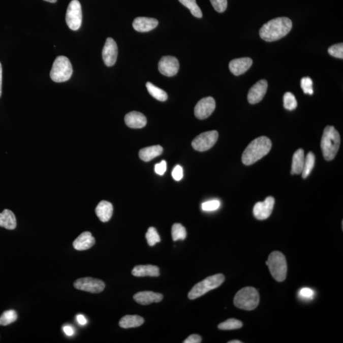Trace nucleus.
<instances>
[{
    "label": "nucleus",
    "mask_w": 343,
    "mask_h": 343,
    "mask_svg": "<svg viewBox=\"0 0 343 343\" xmlns=\"http://www.w3.org/2000/svg\"><path fill=\"white\" fill-rule=\"evenodd\" d=\"M301 86L304 93L312 95L314 93L313 89V81L309 77H304L301 79Z\"/></svg>",
    "instance_id": "obj_36"
},
{
    "label": "nucleus",
    "mask_w": 343,
    "mask_h": 343,
    "mask_svg": "<svg viewBox=\"0 0 343 343\" xmlns=\"http://www.w3.org/2000/svg\"><path fill=\"white\" fill-rule=\"evenodd\" d=\"M134 299L140 304L148 305L153 302L162 301L163 295L151 291H142L135 294Z\"/></svg>",
    "instance_id": "obj_19"
},
{
    "label": "nucleus",
    "mask_w": 343,
    "mask_h": 343,
    "mask_svg": "<svg viewBox=\"0 0 343 343\" xmlns=\"http://www.w3.org/2000/svg\"><path fill=\"white\" fill-rule=\"evenodd\" d=\"M43 1L49 2V3H55L57 2V0H43Z\"/></svg>",
    "instance_id": "obj_47"
},
{
    "label": "nucleus",
    "mask_w": 343,
    "mask_h": 343,
    "mask_svg": "<svg viewBox=\"0 0 343 343\" xmlns=\"http://www.w3.org/2000/svg\"><path fill=\"white\" fill-rule=\"evenodd\" d=\"M228 343H241V342L238 340H231V341H229Z\"/></svg>",
    "instance_id": "obj_46"
},
{
    "label": "nucleus",
    "mask_w": 343,
    "mask_h": 343,
    "mask_svg": "<svg viewBox=\"0 0 343 343\" xmlns=\"http://www.w3.org/2000/svg\"><path fill=\"white\" fill-rule=\"evenodd\" d=\"M95 243V238L91 235V233L85 231L76 238L73 241V245L76 250L85 251L93 246Z\"/></svg>",
    "instance_id": "obj_20"
},
{
    "label": "nucleus",
    "mask_w": 343,
    "mask_h": 343,
    "mask_svg": "<svg viewBox=\"0 0 343 343\" xmlns=\"http://www.w3.org/2000/svg\"><path fill=\"white\" fill-rule=\"evenodd\" d=\"M225 279V276L223 274H216L208 276L193 287L188 294V297L192 300L197 299L207 292L217 288L223 283Z\"/></svg>",
    "instance_id": "obj_7"
},
{
    "label": "nucleus",
    "mask_w": 343,
    "mask_h": 343,
    "mask_svg": "<svg viewBox=\"0 0 343 343\" xmlns=\"http://www.w3.org/2000/svg\"><path fill=\"white\" fill-rule=\"evenodd\" d=\"M215 108V101L212 97L201 99L195 108V114L197 118L204 119L212 114Z\"/></svg>",
    "instance_id": "obj_11"
},
{
    "label": "nucleus",
    "mask_w": 343,
    "mask_h": 343,
    "mask_svg": "<svg viewBox=\"0 0 343 343\" xmlns=\"http://www.w3.org/2000/svg\"><path fill=\"white\" fill-rule=\"evenodd\" d=\"M180 4L187 7L191 13L195 17L202 18L203 16L202 10L198 7L196 0H179Z\"/></svg>",
    "instance_id": "obj_29"
},
{
    "label": "nucleus",
    "mask_w": 343,
    "mask_h": 343,
    "mask_svg": "<svg viewBox=\"0 0 343 343\" xmlns=\"http://www.w3.org/2000/svg\"><path fill=\"white\" fill-rule=\"evenodd\" d=\"M315 156L312 152H309L305 157L303 169H302V176L303 179H306L311 174L313 169L315 166Z\"/></svg>",
    "instance_id": "obj_28"
},
{
    "label": "nucleus",
    "mask_w": 343,
    "mask_h": 343,
    "mask_svg": "<svg viewBox=\"0 0 343 343\" xmlns=\"http://www.w3.org/2000/svg\"><path fill=\"white\" fill-rule=\"evenodd\" d=\"M73 67L70 60L65 56H58L53 63L50 78L56 83H62L70 80L73 75Z\"/></svg>",
    "instance_id": "obj_6"
},
{
    "label": "nucleus",
    "mask_w": 343,
    "mask_h": 343,
    "mask_svg": "<svg viewBox=\"0 0 343 343\" xmlns=\"http://www.w3.org/2000/svg\"><path fill=\"white\" fill-rule=\"evenodd\" d=\"M259 294L254 287H246L241 289L235 295L234 304L238 308L244 310H253L259 303Z\"/></svg>",
    "instance_id": "obj_4"
},
{
    "label": "nucleus",
    "mask_w": 343,
    "mask_h": 343,
    "mask_svg": "<svg viewBox=\"0 0 343 343\" xmlns=\"http://www.w3.org/2000/svg\"><path fill=\"white\" fill-rule=\"evenodd\" d=\"M146 238L149 246H154L161 241L159 233L154 227L149 228L146 233Z\"/></svg>",
    "instance_id": "obj_34"
},
{
    "label": "nucleus",
    "mask_w": 343,
    "mask_h": 343,
    "mask_svg": "<svg viewBox=\"0 0 343 343\" xmlns=\"http://www.w3.org/2000/svg\"><path fill=\"white\" fill-rule=\"evenodd\" d=\"M113 213V205L110 202L103 200L99 202L96 208V213L102 222H108Z\"/></svg>",
    "instance_id": "obj_21"
},
{
    "label": "nucleus",
    "mask_w": 343,
    "mask_h": 343,
    "mask_svg": "<svg viewBox=\"0 0 343 343\" xmlns=\"http://www.w3.org/2000/svg\"><path fill=\"white\" fill-rule=\"evenodd\" d=\"M219 134L216 131L203 132L193 140L192 145L198 151H205L214 146L218 139Z\"/></svg>",
    "instance_id": "obj_9"
},
{
    "label": "nucleus",
    "mask_w": 343,
    "mask_h": 343,
    "mask_svg": "<svg viewBox=\"0 0 343 343\" xmlns=\"http://www.w3.org/2000/svg\"><path fill=\"white\" fill-rule=\"evenodd\" d=\"M179 63L177 58L173 56H164L159 63V70L162 75L171 77L178 73Z\"/></svg>",
    "instance_id": "obj_12"
},
{
    "label": "nucleus",
    "mask_w": 343,
    "mask_h": 343,
    "mask_svg": "<svg viewBox=\"0 0 343 343\" xmlns=\"http://www.w3.org/2000/svg\"><path fill=\"white\" fill-rule=\"evenodd\" d=\"M202 342V337L199 335L192 334L190 335L186 339L184 340V343H200Z\"/></svg>",
    "instance_id": "obj_42"
},
{
    "label": "nucleus",
    "mask_w": 343,
    "mask_h": 343,
    "mask_svg": "<svg viewBox=\"0 0 343 343\" xmlns=\"http://www.w3.org/2000/svg\"><path fill=\"white\" fill-rule=\"evenodd\" d=\"M221 203L218 200H212L207 201L203 203L202 204V209L203 211H207V212H210V211H214L217 210L220 207Z\"/></svg>",
    "instance_id": "obj_37"
},
{
    "label": "nucleus",
    "mask_w": 343,
    "mask_h": 343,
    "mask_svg": "<svg viewBox=\"0 0 343 343\" xmlns=\"http://www.w3.org/2000/svg\"><path fill=\"white\" fill-rule=\"evenodd\" d=\"M253 60L249 57L235 58L231 61L229 68L234 75L239 76L247 71L253 65Z\"/></svg>",
    "instance_id": "obj_16"
},
{
    "label": "nucleus",
    "mask_w": 343,
    "mask_h": 343,
    "mask_svg": "<svg viewBox=\"0 0 343 343\" xmlns=\"http://www.w3.org/2000/svg\"><path fill=\"white\" fill-rule=\"evenodd\" d=\"M2 93V67L1 63H0V97Z\"/></svg>",
    "instance_id": "obj_45"
},
{
    "label": "nucleus",
    "mask_w": 343,
    "mask_h": 343,
    "mask_svg": "<svg viewBox=\"0 0 343 343\" xmlns=\"http://www.w3.org/2000/svg\"><path fill=\"white\" fill-rule=\"evenodd\" d=\"M76 320H77L78 324L81 325H85L87 323V320H86V318L83 315H78L77 317H76Z\"/></svg>",
    "instance_id": "obj_44"
},
{
    "label": "nucleus",
    "mask_w": 343,
    "mask_h": 343,
    "mask_svg": "<svg viewBox=\"0 0 343 343\" xmlns=\"http://www.w3.org/2000/svg\"><path fill=\"white\" fill-rule=\"evenodd\" d=\"M274 205L273 197H268L263 202H258L254 205L253 213L257 220H264L268 219L273 212Z\"/></svg>",
    "instance_id": "obj_13"
},
{
    "label": "nucleus",
    "mask_w": 343,
    "mask_h": 343,
    "mask_svg": "<svg viewBox=\"0 0 343 343\" xmlns=\"http://www.w3.org/2000/svg\"><path fill=\"white\" fill-rule=\"evenodd\" d=\"M66 21L71 29L76 30L80 29L82 23V10L78 0H72L69 4L66 14Z\"/></svg>",
    "instance_id": "obj_8"
},
{
    "label": "nucleus",
    "mask_w": 343,
    "mask_h": 343,
    "mask_svg": "<svg viewBox=\"0 0 343 343\" xmlns=\"http://www.w3.org/2000/svg\"><path fill=\"white\" fill-rule=\"evenodd\" d=\"M330 55L333 57L342 58H343V44L342 43H338V44L334 45L329 47L328 49Z\"/></svg>",
    "instance_id": "obj_35"
},
{
    "label": "nucleus",
    "mask_w": 343,
    "mask_h": 343,
    "mask_svg": "<svg viewBox=\"0 0 343 343\" xmlns=\"http://www.w3.org/2000/svg\"><path fill=\"white\" fill-rule=\"evenodd\" d=\"M74 287L80 291L90 292V293H100L105 288V284L101 279L86 277L79 278L74 283Z\"/></svg>",
    "instance_id": "obj_10"
},
{
    "label": "nucleus",
    "mask_w": 343,
    "mask_h": 343,
    "mask_svg": "<svg viewBox=\"0 0 343 343\" xmlns=\"http://www.w3.org/2000/svg\"><path fill=\"white\" fill-rule=\"evenodd\" d=\"M167 170V163L165 160H162L160 164L155 165L154 170L157 174L163 175L166 172Z\"/></svg>",
    "instance_id": "obj_41"
},
{
    "label": "nucleus",
    "mask_w": 343,
    "mask_h": 343,
    "mask_svg": "<svg viewBox=\"0 0 343 343\" xmlns=\"http://www.w3.org/2000/svg\"><path fill=\"white\" fill-rule=\"evenodd\" d=\"M172 175L174 179L179 181L183 177V169L181 166L177 165L172 170Z\"/></svg>",
    "instance_id": "obj_40"
},
{
    "label": "nucleus",
    "mask_w": 343,
    "mask_h": 343,
    "mask_svg": "<svg viewBox=\"0 0 343 343\" xmlns=\"http://www.w3.org/2000/svg\"><path fill=\"white\" fill-rule=\"evenodd\" d=\"M17 221L14 213L11 210L5 209L0 213V226L7 230H14L16 228Z\"/></svg>",
    "instance_id": "obj_24"
},
{
    "label": "nucleus",
    "mask_w": 343,
    "mask_h": 343,
    "mask_svg": "<svg viewBox=\"0 0 343 343\" xmlns=\"http://www.w3.org/2000/svg\"><path fill=\"white\" fill-rule=\"evenodd\" d=\"M17 317V313L14 310H7L3 313L2 316L0 317V325L6 326V325L11 324L13 322L16 321Z\"/></svg>",
    "instance_id": "obj_31"
},
{
    "label": "nucleus",
    "mask_w": 343,
    "mask_h": 343,
    "mask_svg": "<svg viewBox=\"0 0 343 343\" xmlns=\"http://www.w3.org/2000/svg\"><path fill=\"white\" fill-rule=\"evenodd\" d=\"M304 152L302 149H297L294 152L293 159H292L291 174H300L302 172L304 164Z\"/></svg>",
    "instance_id": "obj_25"
},
{
    "label": "nucleus",
    "mask_w": 343,
    "mask_h": 343,
    "mask_svg": "<svg viewBox=\"0 0 343 343\" xmlns=\"http://www.w3.org/2000/svg\"><path fill=\"white\" fill-rule=\"evenodd\" d=\"M146 86L150 95L157 99L158 101L163 102L167 101L168 98L167 93L164 90H163L162 89L158 87V86L154 85L153 84L150 82H147Z\"/></svg>",
    "instance_id": "obj_27"
},
{
    "label": "nucleus",
    "mask_w": 343,
    "mask_h": 343,
    "mask_svg": "<svg viewBox=\"0 0 343 343\" xmlns=\"http://www.w3.org/2000/svg\"><path fill=\"white\" fill-rule=\"evenodd\" d=\"M163 147L160 145L145 147L139 151V158L144 162H149L162 154Z\"/></svg>",
    "instance_id": "obj_23"
},
{
    "label": "nucleus",
    "mask_w": 343,
    "mask_h": 343,
    "mask_svg": "<svg viewBox=\"0 0 343 343\" xmlns=\"http://www.w3.org/2000/svg\"><path fill=\"white\" fill-rule=\"evenodd\" d=\"M272 147L271 140L266 136H261L253 140L243 152L242 162L244 165H251L266 156Z\"/></svg>",
    "instance_id": "obj_2"
},
{
    "label": "nucleus",
    "mask_w": 343,
    "mask_h": 343,
    "mask_svg": "<svg viewBox=\"0 0 343 343\" xmlns=\"http://www.w3.org/2000/svg\"><path fill=\"white\" fill-rule=\"evenodd\" d=\"M242 322L240 320L230 319L226 320L218 325L219 329L223 330H230L240 329L242 327Z\"/></svg>",
    "instance_id": "obj_32"
},
{
    "label": "nucleus",
    "mask_w": 343,
    "mask_h": 343,
    "mask_svg": "<svg viewBox=\"0 0 343 343\" xmlns=\"http://www.w3.org/2000/svg\"><path fill=\"white\" fill-rule=\"evenodd\" d=\"M187 232L185 228L179 223H175L172 227V236L173 240H184L186 238Z\"/></svg>",
    "instance_id": "obj_30"
},
{
    "label": "nucleus",
    "mask_w": 343,
    "mask_h": 343,
    "mask_svg": "<svg viewBox=\"0 0 343 343\" xmlns=\"http://www.w3.org/2000/svg\"><path fill=\"white\" fill-rule=\"evenodd\" d=\"M315 292L309 288H302L299 292V296L301 299L310 300L314 298Z\"/></svg>",
    "instance_id": "obj_39"
},
{
    "label": "nucleus",
    "mask_w": 343,
    "mask_h": 343,
    "mask_svg": "<svg viewBox=\"0 0 343 343\" xmlns=\"http://www.w3.org/2000/svg\"><path fill=\"white\" fill-rule=\"evenodd\" d=\"M63 330L65 334L68 335V336H71V335H73L74 333H75L73 328L70 326V325H66V326L63 327Z\"/></svg>",
    "instance_id": "obj_43"
},
{
    "label": "nucleus",
    "mask_w": 343,
    "mask_h": 343,
    "mask_svg": "<svg viewBox=\"0 0 343 343\" xmlns=\"http://www.w3.org/2000/svg\"><path fill=\"white\" fill-rule=\"evenodd\" d=\"M132 273L135 276H159L160 269L156 266L153 265H139L134 267L132 269Z\"/></svg>",
    "instance_id": "obj_22"
},
{
    "label": "nucleus",
    "mask_w": 343,
    "mask_h": 343,
    "mask_svg": "<svg viewBox=\"0 0 343 343\" xmlns=\"http://www.w3.org/2000/svg\"><path fill=\"white\" fill-rule=\"evenodd\" d=\"M118 57V47L113 38H108L103 50V58L107 66H112L116 62Z\"/></svg>",
    "instance_id": "obj_14"
},
{
    "label": "nucleus",
    "mask_w": 343,
    "mask_h": 343,
    "mask_svg": "<svg viewBox=\"0 0 343 343\" xmlns=\"http://www.w3.org/2000/svg\"><path fill=\"white\" fill-rule=\"evenodd\" d=\"M268 89V82L265 80H261L252 86L249 90L247 99L248 103L255 104L263 100Z\"/></svg>",
    "instance_id": "obj_15"
},
{
    "label": "nucleus",
    "mask_w": 343,
    "mask_h": 343,
    "mask_svg": "<svg viewBox=\"0 0 343 343\" xmlns=\"http://www.w3.org/2000/svg\"><path fill=\"white\" fill-rule=\"evenodd\" d=\"M292 27V20L288 17H277L264 24L259 30V35L266 42H274L288 34Z\"/></svg>",
    "instance_id": "obj_1"
},
{
    "label": "nucleus",
    "mask_w": 343,
    "mask_h": 343,
    "mask_svg": "<svg viewBox=\"0 0 343 343\" xmlns=\"http://www.w3.org/2000/svg\"><path fill=\"white\" fill-rule=\"evenodd\" d=\"M159 25V21L154 18L139 17L134 19L132 26L137 32L141 33L149 32L154 29Z\"/></svg>",
    "instance_id": "obj_17"
},
{
    "label": "nucleus",
    "mask_w": 343,
    "mask_h": 343,
    "mask_svg": "<svg viewBox=\"0 0 343 343\" xmlns=\"http://www.w3.org/2000/svg\"><path fill=\"white\" fill-rule=\"evenodd\" d=\"M340 144L339 132L333 126H327L324 129L322 137L321 148L324 159L330 161L334 159Z\"/></svg>",
    "instance_id": "obj_3"
},
{
    "label": "nucleus",
    "mask_w": 343,
    "mask_h": 343,
    "mask_svg": "<svg viewBox=\"0 0 343 343\" xmlns=\"http://www.w3.org/2000/svg\"><path fill=\"white\" fill-rule=\"evenodd\" d=\"M266 264L268 266L272 276L277 282H283L286 279L287 273V261L284 254L280 252L274 251L269 254Z\"/></svg>",
    "instance_id": "obj_5"
},
{
    "label": "nucleus",
    "mask_w": 343,
    "mask_h": 343,
    "mask_svg": "<svg viewBox=\"0 0 343 343\" xmlns=\"http://www.w3.org/2000/svg\"><path fill=\"white\" fill-rule=\"evenodd\" d=\"M213 9L219 13H223L227 9V0H210Z\"/></svg>",
    "instance_id": "obj_38"
},
{
    "label": "nucleus",
    "mask_w": 343,
    "mask_h": 343,
    "mask_svg": "<svg viewBox=\"0 0 343 343\" xmlns=\"http://www.w3.org/2000/svg\"><path fill=\"white\" fill-rule=\"evenodd\" d=\"M124 122L130 128L141 129L146 126L147 119L143 114L137 111H132L124 116Z\"/></svg>",
    "instance_id": "obj_18"
},
{
    "label": "nucleus",
    "mask_w": 343,
    "mask_h": 343,
    "mask_svg": "<svg viewBox=\"0 0 343 343\" xmlns=\"http://www.w3.org/2000/svg\"><path fill=\"white\" fill-rule=\"evenodd\" d=\"M144 322L143 318L138 315H126L119 320V325L123 329H129L141 326Z\"/></svg>",
    "instance_id": "obj_26"
},
{
    "label": "nucleus",
    "mask_w": 343,
    "mask_h": 343,
    "mask_svg": "<svg viewBox=\"0 0 343 343\" xmlns=\"http://www.w3.org/2000/svg\"><path fill=\"white\" fill-rule=\"evenodd\" d=\"M297 103L296 98L291 92H286L284 96V106L287 110L292 111L297 108Z\"/></svg>",
    "instance_id": "obj_33"
}]
</instances>
